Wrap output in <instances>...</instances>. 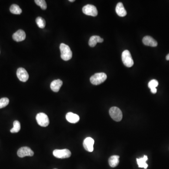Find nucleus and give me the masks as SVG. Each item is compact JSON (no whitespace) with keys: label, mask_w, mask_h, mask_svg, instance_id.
<instances>
[{"label":"nucleus","mask_w":169,"mask_h":169,"mask_svg":"<svg viewBox=\"0 0 169 169\" xmlns=\"http://www.w3.org/2000/svg\"><path fill=\"white\" fill-rule=\"evenodd\" d=\"M61 57L64 61H68L72 58V53L69 46L64 43L60 44Z\"/></svg>","instance_id":"f257e3e1"},{"label":"nucleus","mask_w":169,"mask_h":169,"mask_svg":"<svg viewBox=\"0 0 169 169\" xmlns=\"http://www.w3.org/2000/svg\"><path fill=\"white\" fill-rule=\"evenodd\" d=\"M107 75L105 73H96L90 78V82L94 85H98L104 82L107 79Z\"/></svg>","instance_id":"f03ea898"},{"label":"nucleus","mask_w":169,"mask_h":169,"mask_svg":"<svg viewBox=\"0 0 169 169\" xmlns=\"http://www.w3.org/2000/svg\"><path fill=\"white\" fill-rule=\"evenodd\" d=\"M122 60L125 66L127 67H131L133 66L134 62L132 58L131 53L129 51L126 50L123 51L122 54Z\"/></svg>","instance_id":"7ed1b4c3"},{"label":"nucleus","mask_w":169,"mask_h":169,"mask_svg":"<svg viewBox=\"0 0 169 169\" xmlns=\"http://www.w3.org/2000/svg\"><path fill=\"white\" fill-rule=\"evenodd\" d=\"M109 113L110 116L115 121L119 122L122 120L123 118L122 112L118 107H111L109 109Z\"/></svg>","instance_id":"20e7f679"},{"label":"nucleus","mask_w":169,"mask_h":169,"mask_svg":"<svg viewBox=\"0 0 169 169\" xmlns=\"http://www.w3.org/2000/svg\"><path fill=\"white\" fill-rule=\"evenodd\" d=\"M36 121L40 126L47 127L49 123L48 116L44 113H39L36 116Z\"/></svg>","instance_id":"39448f33"},{"label":"nucleus","mask_w":169,"mask_h":169,"mask_svg":"<svg viewBox=\"0 0 169 169\" xmlns=\"http://www.w3.org/2000/svg\"><path fill=\"white\" fill-rule=\"evenodd\" d=\"M53 155L58 158L64 159L69 158L72 155L71 151L67 149H55L53 151Z\"/></svg>","instance_id":"423d86ee"},{"label":"nucleus","mask_w":169,"mask_h":169,"mask_svg":"<svg viewBox=\"0 0 169 169\" xmlns=\"http://www.w3.org/2000/svg\"><path fill=\"white\" fill-rule=\"evenodd\" d=\"M83 12L85 14L88 16L96 17L98 15L97 8L94 5L88 4L84 6L82 8Z\"/></svg>","instance_id":"0eeeda50"},{"label":"nucleus","mask_w":169,"mask_h":169,"mask_svg":"<svg viewBox=\"0 0 169 169\" xmlns=\"http://www.w3.org/2000/svg\"><path fill=\"white\" fill-rule=\"evenodd\" d=\"M17 154L19 157L23 158L26 156H32L34 155V152L29 147H23L18 149Z\"/></svg>","instance_id":"6e6552de"},{"label":"nucleus","mask_w":169,"mask_h":169,"mask_svg":"<svg viewBox=\"0 0 169 169\" xmlns=\"http://www.w3.org/2000/svg\"><path fill=\"white\" fill-rule=\"evenodd\" d=\"M17 77L18 79L22 82H26L29 79V75L26 70L23 68H19L17 70Z\"/></svg>","instance_id":"1a4fd4ad"},{"label":"nucleus","mask_w":169,"mask_h":169,"mask_svg":"<svg viewBox=\"0 0 169 169\" xmlns=\"http://www.w3.org/2000/svg\"><path fill=\"white\" fill-rule=\"evenodd\" d=\"M95 140L91 137L86 138L83 142V147L86 151L91 152L94 150Z\"/></svg>","instance_id":"9d476101"},{"label":"nucleus","mask_w":169,"mask_h":169,"mask_svg":"<svg viewBox=\"0 0 169 169\" xmlns=\"http://www.w3.org/2000/svg\"><path fill=\"white\" fill-rule=\"evenodd\" d=\"M26 38V34L25 32L23 30H19L12 35V38L15 41L17 42H20L25 40Z\"/></svg>","instance_id":"9b49d317"},{"label":"nucleus","mask_w":169,"mask_h":169,"mask_svg":"<svg viewBox=\"0 0 169 169\" xmlns=\"http://www.w3.org/2000/svg\"><path fill=\"white\" fill-rule=\"evenodd\" d=\"M142 42L145 45L155 47L157 46V42L154 39L149 36H146L143 38Z\"/></svg>","instance_id":"f8f14e48"},{"label":"nucleus","mask_w":169,"mask_h":169,"mask_svg":"<svg viewBox=\"0 0 169 169\" xmlns=\"http://www.w3.org/2000/svg\"><path fill=\"white\" fill-rule=\"evenodd\" d=\"M62 85V81L60 79H56L52 82L50 84L51 90L55 92H58Z\"/></svg>","instance_id":"ddd939ff"},{"label":"nucleus","mask_w":169,"mask_h":169,"mask_svg":"<svg viewBox=\"0 0 169 169\" xmlns=\"http://www.w3.org/2000/svg\"><path fill=\"white\" fill-rule=\"evenodd\" d=\"M66 120L71 123H77L79 121V116L72 112H68L66 114Z\"/></svg>","instance_id":"4468645a"},{"label":"nucleus","mask_w":169,"mask_h":169,"mask_svg":"<svg viewBox=\"0 0 169 169\" xmlns=\"http://www.w3.org/2000/svg\"><path fill=\"white\" fill-rule=\"evenodd\" d=\"M116 11L117 14L121 17H123L126 16L127 12L125 10L123 4L122 3H118L116 8Z\"/></svg>","instance_id":"2eb2a0df"},{"label":"nucleus","mask_w":169,"mask_h":169,"mask_svg":"<svg viewBox=\"0 0 169 169\" xmlns=\"http://www.w3.org/2000/svg\"><path fill=\"white\" fill-rule=\"evenodd\" d=\"M103 41V39L100 37V36L96 35L92 36L89 40V45L91 47H95L97 43H102Z\"/></svg>","instance_id":"dca6fc26"},{"label":"nucleus","mask_w":169,"mask_h":169,"mask_svg":"<svg viewBox=\"0 0 169 169\" xmlns=\"http://www.w3.org/2000/svg\"><path fill=\"white\" fill-rule=\"evenodd\" d=\"M148 156H144L142 158H137V163L139 167L140 168H144L145 169H146L148 168V165L146 163V161L148 160Z\"/></svg>","instance_id":"f3484780"},{"label":"nucleus","mask_w":169,"mask_h":169,"mask_svg":"<svg viewBox=\"0 0 169 169\" xmlns=\"http://www.w3.org/2000/svg\"><path fill=\"white\" fill-rule=\"evenodd\" d=\"M119 156H112L109 159V163L111 167H115L119 163Z\"/></svg>","instance_id":"a211bd4d"},{"label":"nucleus","mask_w":169,"mask_h":169,"mask_svg":"<svg viewBox=\"0 0 169 169\" xmlns=\"http://www.w3.org/2000/svg\"><path fill=\"white\" fill-rule=\"evenodd\" d=\"M10 11L13 14L19 15L22 12L21 8L17 4H12L10 7Z\"/></svg>","instance_id":"6ab92c4d"},{"label":"nucleus","mask_w":169,"mask_h":169,"mask_svg":"<svg viewBox=\"0 0 169 169\" xmlns=\"http://www.w3.org/2000/svg\"><path fill=\"white\" fill-rule=\"evenodd\" d=\"M21 125L19 121H15L13 123V127L11 130V133H17L20 130Z\"/></svg>","instance_id":"aec40b11"},{"label":"nucleus","mask_w":169,"mask_h":169,"mask_svg":"<svg viewBox=\"0 0 169 169\" xmlns=\"http://www.w3.org/2000/svg\"><path fill=\"white\" fill-rule=\"evenodd\" d=\"M36 22L40 28H44L46 26V22L41 17H37L36 19Z\"/></svg>","instance_id":"412c9836"},{"label":"nucleus","mask_w":169,"mask_h":169,"mask_svg":"<svg viewBox=\"0 0 169 169\" xmlns=\"http://www.w3.org/2000/svg\"><path fill=\"white\" fill-rule=\"evenodd\" d=\"M35 3L37 5L40 6L42 10H45L47 8V4L44 0H35Z\"/></svg>","instance_id":"4be33fe9"},{"label":"nucleus","mask_w":169,"mask_h":169,"mask_svg":"<svg viewBox=\"0 0 169 169\" xmlns=\"http://www.w3.org/2000/svg\"><path fill=\"white\" fill-rule=\"evenodd\" d=\"M9 103V100L6 97L2 98L0 99V109L4 108Z\"/></svg>","instance_id":"5701e85b"},{"label":"nucleus","mask_w":169,"mask_h":169,"mask_svg":"<svg viewBox=\"0 0 169 169\" xmlns=\"http://www.w3.org/2000/svg\"><path fill=\"white\" fill-rule=\"evenodd\" d=\"M158 86V82L157 81L156 79L151 80L148 84L149 88L150 89L156 88Z\"/></svg>","instance_id":"b1692460"},{"label":"nucleus","mask_w":169,"mask_h":169,"mask_svg":"<svg viewBox=\"0 0 169 169\" xmlns=\"http://www.w3.org/2000/svg\"><path fill=\"white\" fill-rule=\"evenodd\" d=\"M151 92L153 94H156V92H157V89L156 88H154L150 89Z\"/></svg>","instance_id":"393cba45"},{"label":"nucleus","mask_w":169,"mask_h":169,"mask_svg":"<svg viewBox=\"0 0 169 169\" xmlns=\"http://www.w3.org/2000/svg\"><path fill=\"white\" fill-rule=\"evenodd\" d=\"M166 59L167 60H169V54L167 55L166 57Z\"/></svg>","instance_id":"a878e982"},{"label":"nucleus","mask_w":169,"mask_h":169,"mask_svg":"<svg viewBox=\"0 0 169 169\" xmlns=\"http://www.w3.org/2000/svg\"><path fill=\"white\" fill-rule=\"evenodd\" d=\"M69 1H70V2H73V1H75V0H70Z\"/></svg>","instance_id":"bb28decb"},{"label":"nucleus","mask_w":169,"mask_h":169,"mask_svg":"<svg viewBox=\"0 0 169 169\" xmlns=\"http://www.w3.org/2000/svg\"></svg>","instance_id":"cd10ccee"}]
</instances>
